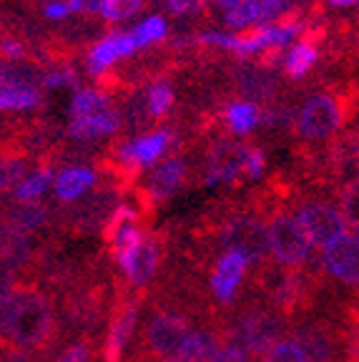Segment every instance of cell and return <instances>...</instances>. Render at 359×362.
<instances>
[{"label": "cell", "instance_id": "6da1fadb", "mask_svg": "<svg viewBox=\"0 0 359 362\" xmlns=\"http://www.w3.org/2000/svg\"><path fill=\"white\" fill-rule=\"evenodd\" d=\"M324 274L312 267H284L276 259L254 264L247 292L266 300L286 322L317 312Z\"/></svg>", "mask_w": 359, "mask_h": 362}, {"label": "cell", "instance_id": "7a4b0ae2", "mask_svg": "<svg viewBox=\"0 0 359 362\" xmlns=\"http://www.w3.org/2000/svg\"><path fill=\"white\" fill-rule=\"evenodd\" d=\"M139 320V337L131 342L126 362H156L176 355L194 332V322H199L186 307L151 289H143V307Z\"/></svg>", "mask_w": 359, "mask_h": 362}, {"label": "cell", "instance_id": "3957f363", "mask_svg": "<svg viewBox=\"0 0 359 362\" xmlns=\"http://www.w3.org/2000/svg\"><path fill=\"white\" fill-rule=\"evenodd\" d=\"M357 106L349 81L337 88H319L304 98L292 136L302 144H326L352 121Z\"/></svg>", "mask_w": 359, "mask_h": 362}, {"label": "cell", "instance_id": "277c9868", "mask_svg": "<svg viewBox=\"0 0 359 362\" xmlns=\"http://www.w3.org/2000/svg\"><path fill=\"white\" fill-rule=\"evenodd\" d=\"M8 339L33 352H58L63 347L56 300L33 279H28L25 297L13 320Z\"/></svg>", "mask_w": 359, "mask_h": 362}, {"label": "cell", "instance_id": "5b68a950", "mask_svg": "<svg viewBox=\"0 0 359 362\" xmlns=\"http://www.w3.org/2000/svg\"><path fill=\"white\" fill-rule=\"evenodd\" d=\"M124 192L113 181L98 176V181L83 197L68 204H56V209H53L56 211L53 229L68 239L95 237V234H101L108 216L116 211L118 204H124Z\"/></svg>", "mask_w": 359, "mask_h": 362}, {"label": "cell", "instance_id": "8992f818", "mask_svg": "<svg viewBox=\"0 0 359 362\" xmlns=\"http://www.w3.org/2000/svg\"><path fill=\"white\" fill-rule=\"evenodd\" d=\"M286 332L302 347L309 362H342L344 327L339 317L312 312L289 322Z\"/></svg>", "mask_w": 359, "mask_h": 362}, {"label": "cell", "instance_id": "52a82bcc", "mask_svg": "<svg viewBox=\"0 0 359 362\" xmlns=\"http://www.w3.org/2000/svg\"><path fill=\"white\" fill-rule=\"evenodd\" d=\"M229 83L236 98H247V101L261 103V106L279 101L286 93L284 74L261 66L254 58H231Z\"/></svg>", "mask_w": 359, "mask_h": 362}, {"label": "cell", "instance_id": "ba28073f", "mask_svg": "<svg viewBox=\"0 0 359 362\" xmlns=\"http://www.w3.org/2000/svg\"><path fill=\"white\" fill-rule=\"evenodd\" d=\"M292 206H294V216L304 226L309 242L314 244V247H329L331 242H337L339 237L347 234V219H344V214L339 209H334L331 204H326L317 192L299 189Z\"/></svg>", "mask_w": 359, "mask_h": 362}, {"label": "cell", "instance_id": "9c48e42d", "mask_svg": "<svg viewBox=\"0 0 359 362\" xmlns=\"http://www.w3.org/2000/svg\"><path fill=\"white\" fill-rule=\"evenodd\" d=\"M266 221H269L266 229H269V244L274 259L284 267H307L309 259H312L314 244L309 242L304 226L289 211V206L276 209Z\"/></svg>", "mask_w": 359, "mask_h": 362}, {"label": "cell", "instance_id": "30bf717a", "mask_svg": "<svg viewBox=\"0 0 359 362\" xmlns=\"http://www.w3.org/2000/svg\"><path fill=\"white\" fill-rule=\"evenodd\" d=\"M111 23L98 21V16H86V13H76V18H66V21L56 23L51 28L53 38L71 51L73 56H78L81 61H86L88 51L93 48L98 40H103L111 33Z\"/></svg>", "mask_w": 359, "mask_h": 362}, {"label": "cell", "instance_id": "8fae6325", "mask_svg": "<svg viewBox=\"0 0 359 362\" xmlns=\"http://www.w3.org/2000/svg\"><path fill=\"white\" fill-rule=\"evenodd\" d=\"M249 264L252 262L244 255H239V252H224L219 259L213 262L208 289H211V297L216 305L234 307L239 302L244 279L249 274Z\"/></svg>", "mask_w": 359, "mask_h": 362}, {"label": "cell", "instance_id": "7c38bea8", "mask_svg": "<svg viewBox=\"0 0 359 362\" xmlns=\"http://www.w3.org/2000/svg\"><path fill=\"white\" fill-rule=\"evenodd\" d=\"M0 221L16 226L25 234H45L53 229L56 211L43 202H18V199H0Z\"/></svg>", "mask_w": 359, "mask_h": 362}, {"label": "cell", "instance_id": "4fadbf2b", "mask_svg": "<svg viewBox=\"0 0 359 362\" xmlns=\"http://www.w3.org/2000/svg\"><path fill=\"white\" fill-rule=\"evenodd\" d=\"M324 272L347 287H359V234H344L331 242L322 257Z\"/></svg>", "mask_w": 359, "mask_h": 362}, {"label": "cell", "instance_id": "5bb4252c", "mask_svg": "<svg viewBox=\"0 0 359 362\" xmlns=\"http://www.w3.org/2000/svg\"><path fill=\"white\" fill-rule=\"evenodd\" d=\"M326 164L334 187H344L349 176L357 174L359 169V129L339 131L334 139L326 141Z\"/></svg>", "mask_w": 359, "mask_h": 362}, {"label": "cell", "instance_id": "9a60e30c", "mask_svg": "<svg viewBox=\"0 0 359 362\" xmlns=\"http://www.w3.org/2000/svg\"><path fill=\"white\" fill-rule=\"evenodd\" d=\"M186 176H189V166H186V158L181 153H174V156H166L163 164L158 166L156 171L151 174V179L143 181L148 194V202L161 209L171 202L176 192L186 184Z\"/></svg>", "mask_w": 359, "mask_h": 362}, {"label": "cell", "instance_id": "2e32d148", "mask_svg": "<svg viewBox=\"0 0 359 362\" xmlns=\"http://www.w3.org/2000/svg\"><path fill=\"white\" fill-rule=\"evenodd\" d=\"M136 51H139V45H136L131 33H108L106 38L98 40L88 51V56H86V61H83L86 74H88L90 78H98L103 71L116 66V61L136 56Z\"/></svg>", "mask_w": 359, "mask_h": 362}, {"label": "cell", "instance_id": "e0dca14e", "mask_svg": "<svg viewBox=\"0 0 359 362\" xmlns=\"http://www.w3.org/2000/svg\"><path fill=\"white\" fill-rule=\"evenodd\" d=\"M161 262H163V247H161V239H158L156 226H153V229L143 232L141 247H139V252H136L134 267H131V272L126 274L131 287L134 289L151 287L153 279H156V272H161Z\"/></svg>", "mask_w": 359, "mask_h": 362}, {"label": "cell", "instance_id": "ac0fdd59", "mask_svg": "<svg viewBox=\"0 0 359 362\" xmlns=\"http://www.w3.org/2000/svg\"><path fill=\"white\" fill-rule=\"evenodd\" d=\"M118 111H121V119H124V129L121 136L126 139H139V136L153 134V129L158 126L156 116L151 111V103H148V88H139L129 96H124L118 101Z\"/></svg>", "mask_w": 359, "mask_h": 362}, {"label": "cell", "instance_id": "d6986e66", "mask_svg": "<svg viewBox=\"0 0 359 362\" xmlns=\"http://www.w3.org/2000/svg\"><path fill=\"white\" fill-rule=\"evenodd\" d=\"M124 129V119L118 108H108V111L93 113V116H83V119H73L66 126L68 139L76 141H95L101 136H118Z\"/></svg>", "mask_w": 359, "mask_h": 362}, {"label": "cell", "instance_id": "ffe728a7", "mask_svg": "<svg viewBox=\"0 0 359 362\" xmlns=\"http://www.w3.org/2000/svg\"><path fill=\"white\" fill-rule=\"evenodd\" d=\"M319 61H322L319 45L307 43V40H299L292 51L284 56V66H281L284 78L289 81V83H304V78L314 71Z\"/></svg>", "mask_w": 359, "mask_h": 362}, {"label": "cell", "instance_id": "44dd1931", "mask_svg": "<svg viewBox=\"0 0 359 362\" xmlns=\"http://www.w3.org/2000/svg\"><path fill=\"white\" fill-rule=\"evenodd\" d=\"M98 181V174L93 169L86 166H71V169H61V174L56 176V204H68L76 202L78 197H83L90 187Z\"/></svg>", "mask_w": 359, "mask_h": 362}, {"label": "cell", "instance_id": "7402d4cb", "mask_svg": "<svg viewBox=\"0 0 359 362\" xmlns=\"http://www.w3.org/2000/svg\"><path fill=\"white\" fill-rule=\"evenodd\" d=\"M224 121L234 136H249L261 124V106L247 98H231L224 108Z\"/></svg>", "mask_w": 359, "mask_h": 362}, {"label": "cell", "instance_id": "603a6c76", "mask_svg": "<svg viewBox=\"0 0 359 362\" xmlns=\"http://www.w3.org/2000/svg\"><path fill=\"white\" fill-rule=\"evenodd\" d=\"M45 96L38 88L30 86H0V113H18V111H33V108H43Z\"/></svg>", "mask_w": 359, "mask_h": 362}, {"label": "cell", "instance_id": "cb8c5ba5", "mask_svg": "<svg viewBox=\"0 0 359 362\" xmlns=\"http://www.w3.org/2000/svg\"><path fill=\"white\" fill-rule=\"evenodd\" d=\"M221 347L219 337L211 327H201L196 332H191V337L184 342L179 357H184L186 362H211V357L216 355V350Z\"/></svg>", "mask_w": 359, "mask_h": 362}, {"label": "cell", "instance_id": "d4e9b609", "mask_svg": "<svg viewBox=\"0 0 359 362\" xmlns=\"http://www.w3.org/2000/svg\"><path fill=\"white\" fill-rule=\"evenodd\" d=\"M148 103H151V111L156 116L158 124L169 119L171 111L176 108L179 98H176V86L171 78H156L148 86Z\"/></svg>", "mask_w": 359, "mask_h": 362}, {"label": "cell", "instance_id": "484cf974", "mask_svg": "<svg viewBox=\"0 0 359 362\" xmlns=\"http://www.w3.org/2000/svg\"><path fill=\"white\" fill-rule=\"evenodd\" d=\"M113 108V98L106 96L103 90L98 88H81L73 96L71 106H68V113L73 119H83V116H93V113H101Z\"/></svg>", "mask_w": 359, "mask_h": 362}, {"label": "cell", "instance_id": "4316f807", "mask_svg": "<svg viewBox=\"0 0 359 362\" xmlns=\"http://www.w3.org/2000/svg\"><path fill=\"white\" fill-rule=\"evenodd\" d=\"M134 35L136 45H139V51L148 48V45H156V43H163V40L169 38V21L158 13V16H151L146 21L136 25L134 30H129Z\"/></svg>", "mask_w": 359, "mask_h": 362}, {"label": "cell", "instance_id": "83f0119b", "mask_svg": "<svg viewBox=\"0 0 359 362\" xmlns=\"http://www.w3.org/2000/svg\"><path fill=\"white\" fill-rule=\"evenodd\" d=\"M51 181H56L53 169H35L33 174L25 176V179L13 189V199H18V202H35V199L43 197L45 189L51 187Z\"/></svg>", "mask_w": 359, "mask_h": 362}, {"label": "cell", "instance_id": "f1b7e54d", "mask_svg": "<svg viewBox=\"0 0 359 362\" xmlns=\"http://www.w3.org/2000/svg\"><path fill=\"white\" fill-rule=\"evenodd\" d=\"M25 287H28V279L23 277V282L16 289L0 294V337L3 339H8V334H11L13 320H16L18 310H20L23 297H25Z\"/></svg>", "mask_w": 359, "mask_h": 362}, {"label": "cell", "instance_id": "f546056e", "mask_svg": "<svg viewBox=\"0 0 359 362\" xmlns=\"http://www.w3.org/2000/svg\"><path fill=\"white\" fill-rule=\"evenodd\" d=\"M148 8V0H103L101 6V18L111 25L124 23L129 18L139 16L141 11Z\"/></svg>", "mask_w": 359, "mask_h": 362}, {"label": "cell", "instance_id": "4dcf8cb0", "mask_svg": "<svg viewBox=\"0 0 359 362\" xmlns=\"http://www.w3.org/2000/svg\"><path fill=\"white\" fill-rule=\"evenodd\" d=\"M95 355H101L95 339H73L58 350L53 362H93Z\"/></svg>", "mask_w": 359, "mask_h": 362}, {"label": "cell", "instance_id": "1f68e13d", "mask_svg": "<svg viewBox=\"0 0 359 362\" xmlns=\"http://www.w3.org/2000/svg\"><path fill=\"white\" fill-rule=\"evenodd\" d=\"M337 197L347 224L359 234V181H347L344 187H339Z\"/></svg>", "mask_w": 359, "mask_h": 362}, {"label": "cell", "instance_id": "d6a6232c", "mask_svg": "<svg viewBox=\"0 0 359 362\" xmlns=\"http://www.w3.org/2000/svg\"><path fill=\"white\" fill-rule=\"evenodd\" d=\"M259 362H309V360L302 347H299L292 337H286V339H279Z\"/></svg>", "mask_w": 359, "mask_h": 362}, {"label": "cell", "instance_id": "836d02e7", "mask_svg": "<svg viewBox=\"0 0 359 362\" xmlns=\"http://www.w3.org/2000/svg\"><path fill=\"white\" fill-rule=\"evenodd\" d=\"M83 83L86 81L81 78L76 66H63V68H56V71H48L43 78L45 88H56V86H61V88H73L76 93L83 88Z\"/></svg>", "mask_w": 359, "mask_h": 362}, {"label": "cell", "instance_id": "e575fe53", "mask_svg": "<svg viewBox=\"0 0 359 362\" xmlns=\"http://www.w3.org/2000/svg\"><path fill=\"white\" fill-rule=\"evenodd\" d=\"M266 169V153L259 144H247V166H244V174L247 181H261Z\"/></svg>", "mask_w": 359, "mask_h": 362}, {"label": "cell", "instance_id": "d590c367", "mask_svg": "<svg viewBox=\"0 0 359 362\" xmlns=\"http://www.w3.org/2000/svg\"><path fill=\"white\" fill-rule=\"evenodd\" d=\"M163 8L176 18H191L201 16L206 11V0H163Z\"/></svg>", "mask_w": 359, "mask_h": 362}, {"label": "cell", "instance_id": "8d00e7d4", "mask_svg": "<svg viewBox=\"0 0 359 362\" xmlns=\"http://www.w3.org/2000/svg\"><path fill=\"white\" fill-rule=\"evenodd\" d=\"M23 282V272L16 269L13 264H8L6 259H0V294L11 292Z\"/></svg>", "mask_w": 359, "mask_h": 362}, {"label": "cell", "instance_id": "74e56055", "mask_svg": "<svg viewBox=\"0 0 359 362\" xmlns=\"http://www.w3.org/2000/svg\"><path fill=\"white\" fill-rule=\"evenodd\" d=\"M73 16V8H71V3H51V6H45L43 13H40V18L48 23H61L66 21V18Z\"/></svg>", "mask_w": 359, "mask_h": 362}, {"label": "cell", "instance_id": "f35d334b", "mask_svg": "<svg viewBox=\"0 0 359 362\" xmlns=\"http://www.w3.org/2000/svg\"><path fill=\"white\" fill-rule=\"evenodd\" d=\"M211 362H249V355L242 347L221 345L219 350H216V355L211 357Z\"/></svg>", "mask_w": 359, "mask_h": 362}, {"label": "cell", "instance_id": "ab89813d", "mask_svg": "<svg viewBox=\"0 0 359 362\" xmlns=\"http://www.w3.org/2000/svg\"><path fill=\"white\" fill-rule=\"evenodd\" d=\"M103 0H71L73 13H86V16H98Z\"/></svg>", "mask_w": 359, "mask_h": 362}, {"label": "cell", "instance_id": "60d3db41", "mask_svg": "<svg viewBox=\"0 0 359 362\" xmlns=\"http://www.w3.org/2000/svg\"><path fill=\"white\" fill-rule=\"evenodd\" d=\"M211 6H216V8H224V11H231V8H236V6H242L244 0H208Z\"/></svg>", "mask_w": 359, "mask_h": 362}, {"label": "cell", "instance_id": "b9f144b4", "mask_svg": "<svg viewBox=\"0 0 359 362\" xmlns=\"http://www.w3.org/2000/svg\"><path fill=\"white\" fill-rule=\"evenodd\" d=\"M359 0H326V6L331 8H349V6H357Z\"/></svg>", "mask_w": 359, "mask_h": 362}, {"label": "cell", "instance_id": "7bdbcfd3", "mask_svg": "<svg viewBox=\"0 0 359 362\" xmlns=\"http://www.w3.org/2000/svg\"><path fill=\"white\" fill-rule=\"evenodd\" d=\"M156 362H186L184 357H163V360H156Z\"/></svg>", "mask_w": 359, "mask_h": 362}, {"label": "cell", "instance_id": "ee69618b", "mask_svg": "<svg viewBox=\"0 0 359 362\" xmlns=\"http://www.w3.org/2000/svg\"><path fill=\"white\" fill-rule=\"evenodd\" d=\"M357 176H359V169H357Z\"/></svg>", "mask_w": 359, "mask_h": 362}, {"label": "cell", "instance_id": "f6af8a7d", "mask_svg": "<svg viewBox=\"0 0 359 362\" xmlns=\"http://www.w3.org/2000/svg\"><path fill=\"white\" fill-rule=\"evenodd\" d=\"M357 63H359V58H357Z\"/></svg>", "mask_w": 359, "mask_h": 362}]
</instances>
